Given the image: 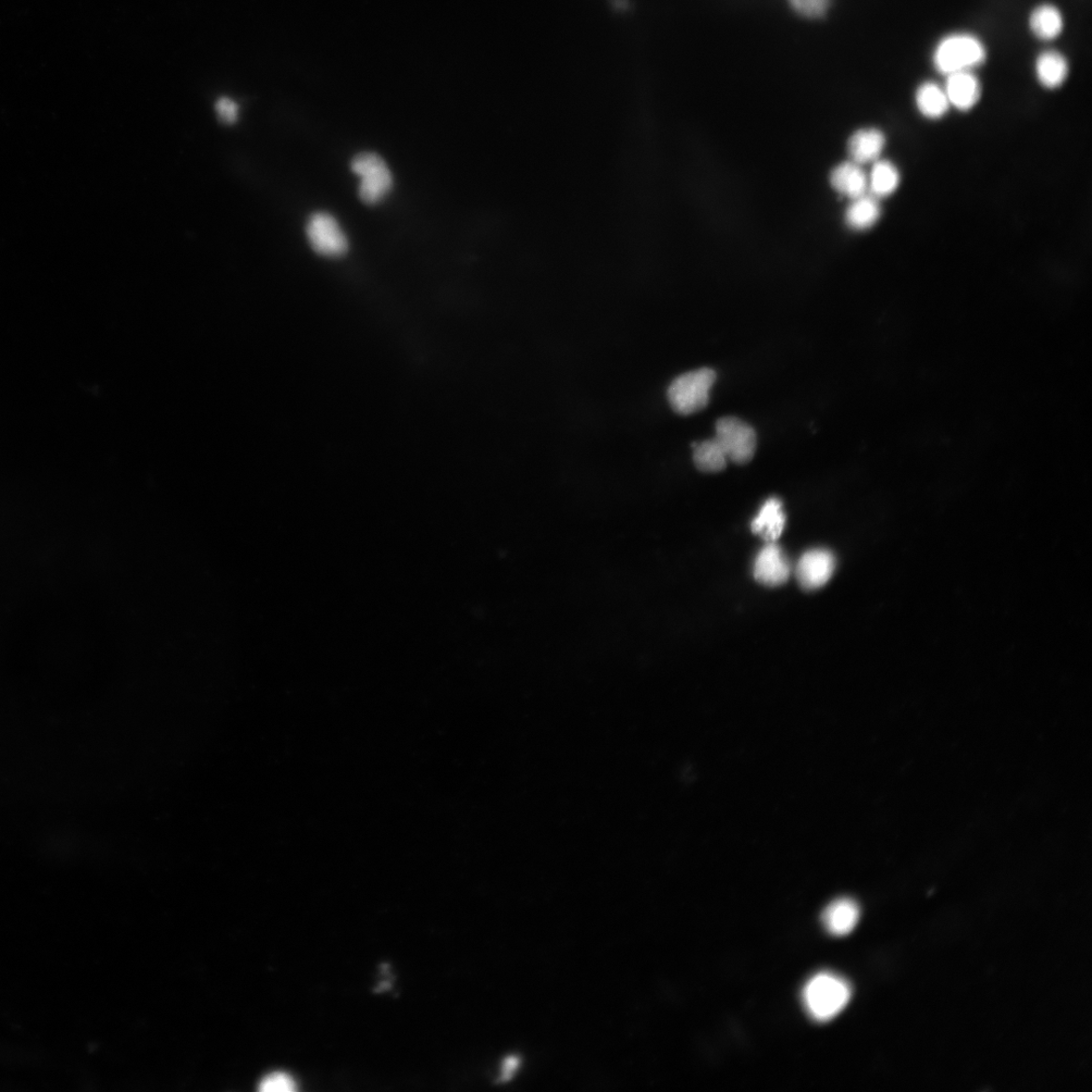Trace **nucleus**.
<instances>
[{
    "label": "nucleus",
    "instance_id": "obj_1",
    "mask_svg": "<svg viewBox=\"0 0 1092 1092\" xmlns=\"http://www.w3.org/2000/svg\"><path fill=\"white\" fill-rule=\"evenodd\" d=\"M852 987L845 979L833 973H819L810 979L802 991L806 1011L816 1022L834 1020L846 1009Z\"/></svg>",
    "mask_w": 1092,
    "mask_h": 1092
},
{
    "label": "nucleus",
    "instance_id": "obj_2",
    "mask_svg": "<svg viewBox=\"0 0 1092 1092\" xmlns=\"http://www.w3.org/2000/svg\"><path fill=\"white\" fill-rule=\"evenodd\" d=\"M985 46L971 34L955 33L942 38L937 45L933 62L936 69L945 77L954 73L971 71L984 64Z\"/></svg>",
    "mask_w": 1092,
    "mask_h": 1092
},
{
    "label": "nucleus",
    "instance_id": "obj_3",
    "mask_svg": "<svg viewBox=\"0 0 1092 1092\" xmlns=\"http://www.w3.org/2000/svg\"><path fill=\"white\" fill-rule=\"evenodd\" d=\"M715 381L716 374L711 368L686 372L669 384L668 401L677 414L697 413L709 405Z\"/></svg>",
    "mask_w": 1092,
    "mask_h": 1092
},
{
    "label": "nucleus",
    "instance_id": "obj_4",
    "mask_svg": "<svg viewBox=\"0 0 1092 1092\" xmlns=\"http://www.w3.org/2000/svg\"><path fill=\"white\" fill-rule=\"evenodd\" d=\"M352 169L359 178V196L367 205L380 204L393 188L391 170L380 155L371 152L357 154L352 161Z\"/></svg>",
    "mask_w": 1092,
    "mask_h": 1092
},
{
    "label": "nucleus",
    "instance_id": "obj_5",
    "mask_svg": "<svg viewBox=\"0 0 1092 1092\" xmlns=\"http://www.w3.org/2000/svg\"><path fill=\"white\" fill-rule=\"evenodd\" d=\"M714 438L722 446L728 462L743 465L752 461L756 449V434L747 422L737 417L719 419Z\"/></svg>",
    "mask_w": 1092,
    "mask_h": 1092
},
{
    "label": "nucleus",
    "instance_id": "obj_6",
    "mask_svg": "<svg viewBox=\"0 0 1092 1092\" xmlns=\"http://www.w3.org/2000/svg\"><path fill=\"white\" fill-rule=\"evenodd\" d=\"M307 237L313 251L325 257L339 258L349 251V240L332 215L318 212L309 218Z\"/></svg>",
    "mask_w": 1092,
    "mask_h": 1092
},
{
    "label": "nucleus",
    "instance_id": "obj_7",
    "mask_svg": "<svg viewBox=\"0 0 1092 1092\" xmlns=\"http://www.w3.org/2000/svg\"><path fill=\"white\" fill-rule=\"evenodd\" d=\"M836 567L833 553L826 549H814L801 555L796 567V576L801 588L813 591L827 584Z\"/></svg>",
    "mask_w": 1092,
    "mask_h": 1092
},
{
    "label": "nucleus",
    "instance_id": "obj_8",
    "mask_svg": "<svg viewBox=\"0 0 1092 1092\" xmlns=\"http://www.w3.org/2000/svg\"><path fill=\"white\" fill-rule=\"evenodd\" d=\"M792 573L788 557L776 542H767L755 556L754 576L760 584L779 587L785 584Z\"/></svg>",
    "mask_w": 1092,
    "mask_h": 1092
},
{
    "label": "nucleus",
    "instance_id": "obj_9",
    "mask_svg": "<svg viewBox=\"0 0 1092 1092\" xmlns=\"http://www.w3.org/2000/svg\"><path fill=\"white\" fill-rule=\"evenodd\" d=\"M944 90L950 106L960 111L972 109L982 98V83L971 71L951 74L946 77Z\"/></svg>",
    "mask_w": 1092,
    "mask_h": 1092
},
{
    "label": "nucleus",
    "instance_id": "obj_10",
    "mask_svg": "<svg viewBox=\"0 0 1092 1092\" xmlns=\"http://www.w3.org/2000/svg\"><path fill=\"white\" fill-rule=\"evenodd\" d=\"M860 908L850 898H840L827 905L822 921L830 935L843 937L851 934L860 920Z\"/></svg>",
    "mask_w": 1092,
    "mask_h": 1092
},
{
    "label": "nucleus",
    "instance_id": "obj_11",
    "mask_svg": "<svg viewBox=\"0 0 1092 1092\" xmlns=\"http://www.w3.org/2000/svg\"><path fill=\"white\" fill-rule=\"evenodd\" d=\"M886 146L884 133L877 128H865L855 132L848 143V152L853 163L862 166L874 164L880 159Z\"/></svg>",
    "mask_w": 1092,
    "mask_h": 1092
},
{
    "label": "nucleus",
    "instance_id": "obj_12",
    "mask_svg": "<svg viewBox=\"0 0 1092 1092\" xmlns=\"http://www.w3.org/2000/svg\"><path fill=\"white\" fill-rule=\"evenodd\" d=\"M829 180L831 186L849 200L868 194V173L862 165L851 160L835 167Z\"/></svg>",
    "mask_w": 1092,
    "mask_h": 1092
},
{
    "label": "nucleus",
    "instance_id": "obj_13",
    "mask_svg": "<svg viewBox=\"0 0 1092 1092\" xmlns=\"http://www.w3.org/2000/svg\"><path fill=\"white\" fill-rule=\"evenodd\" d=\"M786 524V516L783 505L777 498L767 500L761 507L758 515L752 523V530L760 536L766 542H776Z\"/></svg>",
    "mask_w": 1092,
    "mask_h": 1092
},
{
    "label": "nucleus",
    "instance_id": "obj_14",
    "mask_svg": "<svg viewBox=\"0 0 1092 1092\" xmlns=\"http://www.w3.org/2000/svg\"><path fill=\"white\" fill-rule=\"evenodd\" d=\"M1035 70L1037 79L1043 88L1057 90L1070 76V64L1060 52L1049 50L1038 56Z\"/></svg>",
    "mask_w": 1092,
    "mask_h": 1092
},
{
    "label": "nucleus",
    "instance_id": "obj_15",
    "mask_svg": "<svg viewBox=\"0 0 1092 1092\" xmlns=\"http://www.w3.org/2000/svg\"><path fill=\"white\" fill-rule=\"evenodd\" d=\"M914 101L917 110L927 120L944 118L951 108L944 86L933 81H927L918 86Z\"/></svg>",
    "mask_w": 1092,
    "mask_h": 1092
},
{
    "label": "nucleus",
    "instance_id": "obj_16",
    "mask_svg": "<svg viewBox=\"0 0 1092 1092\" xmlns=\"http://www.w3.org/2000/svg\"><path fill=\"white\" fill-rule=\"evenodd\" d=\"M883 215L880 200L866 194L851 200L846 209L845 221L848 227L855 231H865L876 225Z\"/></svg>",
    "mask_w": 1092,
    "mask_h": 1092
},
{
    "label": "nucleus",
    "instance_id": "obj_17",
    "mask_svg": "<svg viewBox=\"0 0 1092 1092\" xmlns=\"http://www.w3.org/2000/svg\"><path fill=\"white\" fill-rule=\"evenodd\" d=\"M900 181L898 166L891 161L879 159L868 173V193L881 200L897 193Z\"/></svg>",
    "mask_w": 1092,
    "mask_h": 1092
},
{
    "label": "nucleus",
    "instance_id": "obj_18",
    "mask_svg": "<svg viewBox=\"0 0 1092 1092\" xmlns=\"http://www.w3.org/2000/svg\"><path fill=\"white\" fill-rule=\"evenodd\" d=\"M1028 26L1038 39L1052 41L1063 32L1064 20L1058 7L1045 4L1034 8L1029 15Z\"/></svg>",
    "mask_w": 1092,
    "mask_h": 1092
},
{
    "label": "nucleus",
    "instance_id": "obj_19",
    "mask_svg": "<svg viewBox=\"0 0 1092 1092\" xmlns=\"http://www.w3.org/2000/svg\"><path fill=\"white\" fill-rule=\"evenodd\" d=\"M692 448L694 464L704 473H718L726 467L727 456L715 438L694 443Z\"/></svg>",
    "mask_w": 1092,
    "mask_h": 1092
},
{
    "label": "nucleus",
    "instance_id": "obj_20",
    "mask_svg": "<svg viewBox=\"0 0 1092 1092\" xmlns=\"http://www.w3.org/2000/svg\"><path fill=\"white\" fill-rule=\"evenodd\" d=\"M793 14L808 21L823 20L834 7L835 0H786Z\"/></svg>",
    "mask_w": 1092,
    "mask_h": 1092
},
{
    "label": "nucleus",
    "instance_id": "obj_21",
    "mask_svg": "<svg viewBox=\"0 0 1092 1092\" xmlns=\"http://www.w3.org/2000/svg\"><path fill=\"white\" fill-rule=\"evenodd\" d=\"M296 1089L295 1079L284 1072L268 1074L258 1085V1090L263 1092H294Z\"/></svg>",
    "mask_w": 1092,
    "mask_h": 1092
},
{
    "label": "nucleus",
    "instance_id": "obj_22",
    "mask_svg": "<svg viewBox=\"0 0 1092 1092\" xmlns=\"http://www.w3.org/2000/svg\"><path fill=\"white\" fill-rule=\"evenodd\" d=\"M216 113L222 122L231 125L238 119L239 108L230 97H220L215 106Z\"/></svg>",
    "mask_w": 1092,
    "mask_h": 1092
},
{
    "label": "nucleus",
    "instance_id": "obj_23",
    "mask_svg": "<svg viewBox=\"0 0 1092 1092\" xmlns=\"http://www.w3.org/2000/svg\"><path fill=\"white\" fill-rule=\"evenodd\" d=\"M517 1066H518L517 1059H516V1058H513V1057L508 1058V1059H507V1060L504 1062V1064H503V1072H502V1075H501V1076H502V1081H503V1082H504V1081H507V1079L510 1078V1076H511V1075L513 1074V1072L516 1070V1069H517Z\"/></svg>",
    "mask_w": 1092,
    "mask_h": 1092
}]
</instances>
